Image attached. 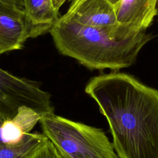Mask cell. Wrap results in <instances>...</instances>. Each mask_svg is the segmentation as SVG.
Wrapping results in <instances>:
<instances>
[{
	"label": "cell",
	"instance_id": "cell-1",
	"mask_svg": "<svg viewBox=\"0 0 158 158\" xmlns=\"http://www.w3.org/2000/svg\"><path fill=\"white\" fill-rule=\"evenodd\" d=\"M85 91L105 116L119 158H158V91L117 72L91 78Z\"/></svg>",
	"mask_w": 158,
	"mask_h": 158
},
{
	"label": "cell",
	"instance_id": "cell-2",
	"mask_svg": "<svg viewBox=\"0 0 158 158\" xmlns=\"http://www.w3.org/2000/svg\"><path fill=\"white\" fill-rule=\"evenodd\" d=\"M55 46L64 56L90 70L117 72L132 65L141 48L152 38L146 29L117 22L90 27L60 17L49 30Z\"/></svg>",
	"mask_w": 158,
	"mask_h": 158
},
{
	"label": "cell",
	"instance_id": "cell-3",
	"mask_svg": "<svg viewBox=\"0 0 158 158\" xmlns=\"http://www.w3.org/2000/svg\"><path fill=\"white\" fill-rule=\"evenodd\" d=\"M43 133L63 158H119L104 131L55 115L40 120Z\"/></svg>",
	"mask_w": 158,
	"mask_h": 158
},
{
	"label": "cell",
	"instance_id": "cell-4",
	"mask_svg": "<svg viewBox=\"0 0 158 158\" xmlns=\"http://www.w3.org/2000/svg\"><path fill=\"white\" fill-rule=\"evenodd\" d=\"M23 106L43 116L54 113L48 92L32 81L14 76L0 68V114L14 117Z\"/></svg>",
	"mask_w": 158,
	"mask_h": 158
},
{
	"label": "cell",
	"instance_id": "cell-5",
	"mask_svg": "<svg viewBox=\"0 0 158 158\" xmlns=\"http://www.w3.org/2000/svg\"><path fill=\"white\" fill-rule=\"evenodd\" d=\"M33 38L30 24L24 7L0 2V55L23 48Z\"/></svg>",
	"mask_w": 158,
	"mask_h": 158
},
{
	"label": "cell",
	"instance_id": "cell-6",
	"mask_svg": "<svg viewBox=\"0 0 158 158\" xmlns=\"http://www.w3.org/2000/svg\"><path fill=\"white\" fill-rule=\"evenodd\" d=\"M42 117L26 106L20 107L14 117L0 114V145H15L23 142Z\"/></svg>",
	"mask_w": 158,
	"mask_h": 158
},
{
	"label": "cell",
	"instance_id": "cell-7",
	"mask_svg": "<svg viewBox=\"0 0 158 158\" xmlns=\"http://www.w3.org/2000/svg\"><path fill=\"white\" fill-rule=\"evenodd\" d=\"M63 16L90 27H106L118 22L115 6L108 0H83Z\"/></svg>",
	"mask_w": 158,
	"mask_h": 158
},
{
	"label": "cell",
	"instance_id": "cell-8",
	"mask_svg": "<svg viewBox=\"0 0 158 158\" xmlns=\"http://www.w3.org/2000/svg\"><path fill=\"white\" fill-rule=\"evenodd\" d=\"M66 0H24V9L31 26L32 37L49 31L60 18L59 10Z\"/></svg>",
	"mask_w": 158,
	"mask_h": 158
},
{
	"label": "cell",
	"instance_id": "cell-9",
	"mask_svg": "<svg viewBox=\"0 0 158 158\" xmlns=\"http://www.w3.org/2000/svg\"><path fill=\"white\" fill-rule=\"evenodd\" d=\"M115 8L118 22L147 29L158 14V0H121Z\"/></svg>",
	"mask_w": 158,
	"mask_h": 158
},
{
	"label": "cell",
	"instance_id": "cell-10",
	"mask_svg": "<svg viewBox=\"0 0 158 158\" xmlns=\"http://www.w3.org/2000/svg\"><path fill=\"white\" fill-rule=\"evenodd\" d=\"M48 139L43 133H30L19 144L0 145V158H28Z\"/></svg>",
	"mask_w": 158,
	"mask_h": 158
},
{
	"label": "cell",
	"instance_id": "cell-11",
	"mask_svg": "<svg viewBox=\"0 0 158 158\" xmlns=\"http://www.w3.org/2000/svg\"><path fill=\"white\" fill-rule=\"evenodd\" d=\"M28 158H63L53 144L47 140Z\"/></svg>",
	"mask_w": 158,
	"mask_h": 158
},
{
	"label": "cell",
	"instance_id": "cell-12",
	"mask_svg": "<svg viewBox=\"0 0 158 158\" xmlns=\"http://www.w3.org/2000/svg\"><path fill=\"white\" fill-rule=\"evenodd\" d=\"M82 1L83 0H69V1L70 2V5L67 12L69 13L72 12ZM108 1L116 7V6L120 2L121 0H108Z\"/></svg>",
	"mask_w": 158,
	"mask_h": 158
},
{
	"label": "cell",
	"instance_id": "cell-13",
	"mask_svg": "<svg viewBox=\"0 0 158 158\" xmlns=\"http://www.w3.org/2000/svg\"><path fill=\"white\" fill-rule=\"evenodd\" d=\"M0 2L13 3L24 7V0H0Z\"/></svg>",
	"mask_w": 158,
	"mask_h": 158
},
{
	"label": "cell",
	"instance_id": "cell-14",
	"mask_svg": "<svg viewBox=\"0 0 158 158\" xmlns=\"http://www.w3.org/2000/svg\"><path fill=\"white\" fill-rule=\"evenodd\" d=\"M157 15H158V14H157ZM157 22H158V20H157Z\"/></svg>",
	"mask_w": 158,
	"mask_h": 158
}]
</instances>
